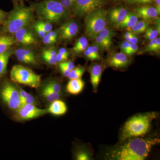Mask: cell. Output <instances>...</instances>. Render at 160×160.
Returning <instances> with one entry per match:
<instances>
[{
	"mask_svg": "<svg viewBox=\"0 0 160 160\" xmlns=\"http://www.w3.org/2000/svg\"><path fill=\"white\" fill-rule=\"evenodd\" d=\"M160 141L158 138H131L124 145L112 150L110 156L115 160H144Z\"/></svg>",
	"mask_w": 160,
	"mask_h": 160,
	"instance_id": "6da1fadb",
	"label": "cell"
},
{
	"mask_svg": "<svg viewBox=\"0 0 160 160\" xmlns=\"http://www.w3.org/2000/svg\"><path fill=\"white\" fill-rule=\"evenodd\" d=\"M156 116L155 112H149L132 117L123 127L122 139L124 141L147 134L150 130L152 122Z\"/></svg>",
	"mask_w": 160,
	"mask_h": 160,
	"instance_id": "7a4b0ae2",
	"label": "cell"
},
{
	"mask_svg": "<svg viewBox=\"0 0 160 160\" xmlns=\"http://www.w3.org/2000/svg\"><path fill=\"white\" fill-rule=\"evenodd\" d=\"M33 9L23 4L15 5L14 9L8 15L3 27V31L14 34L21 28H25L33 20Z\"/></svg>",
	"mask_w": 160,
	"mask_h": 160,
	"instance_id": "3957f363",
	"label": "cell"
},
{
	"mask_svg": "<svg viewBox=\"0 0 160 160\" xmlns=\"http://www.w3.org/2000/svg\"><path fill=\"white\" fill-rule=\"evenodd\" d=\"M31 8L42 19L57 23L67 16V11L59 0H43L33 3Z\"/></svg>",
	"mask_w": 160,
	"mask_h": 160,
	"instance_id": "277c9868",
	"label": "cell"
},
{
	"mask_svg": "<svg viewBox=\"0 0 160 160\" xmlns=\"http://www.w3.org/2000/svg\"><path fill=\"white\" fill-rule=\"evenodd\" d=\"M107 11L99 9L92 12L85 16V32L87 37L94 39L99 32L106 27Z\"/></svg>",
	"mask_w": 160,
	"mask_h": 160,
	"instance_id": "5b68a950",
	"label": "cell"
},
{
	"mask_svg": "<svg viewBox=\"0 0 160 160\" xmlns=\"http://www.w3.org/2000/svg\"><path fill=\"white\" fill-rule=\"evenodd\" d=\"M10 78L14 82L31 88H38L41 84V76L22 65H15L12 66L10 71Z\"/></svg>",
	"mask_w": 160,
	"mask_h": 160,
	"instance_id": "8992f818",
	"label": "cell"
},
{
	"mask_svg": "<svg viewBox=\"0 0 160 160\" xmlns=\"http://www.w3.org/2000/svg\"><path fill=\"white\" fill-rule=\"evenodd\" d=\"M1 96L9 109L16 110L21 106L19 91L11 83L4 84L1 90Z\"/></svg>",
	"mask_w": 160,
	"mask_h": 160,
	"instance_id": "52a82bcc",
	"label": "cell"
},
{
	"mask_svg": "<svg viewBox=\"0 0 160 160\" xmlns=\"http://www.w3.org/2000/svg\"><path fill=\"white\" fill-rule=\"evenodd\" d=\"M105 0H77L71 9L75 16L85 17L96 9H102L105 5Z\"/></svg>",
	"mask_w": 160,
	"mask_h": 160,
	"instance_id": "ba28073f",
	"label": "cell"
},
{
	"mask_svg": "<svg viewBox=\"0 0 160 160\" xmlns=\"http://www.w3.org/2000/svg\"><path fill=\"white\" fill-rule=\"evenodd\" d=\"M47 112V109H41L35 104H26L22 105L16 110L15 117L19 121H27L40 117Z\"/></svg>",
	"mask_w": 160,
	"mask_h": 160,
	"instance_id": "9c48e42d",
	"label": "cell"
},
{
	"mask_svg": "<svg viewBox=\"0 0 160 160\" xmlns=\"http://www.w3.org/2000/svg\"><path fill=\"white\" fill-rule=\"evenodd\" d=\"M79 27L77 23L69 21L63 24L59 29V38L64 41H70L78 34Z\"/></svg>",
	"mask_w": 160,
	"mask_h": 160,
	"instance_id": "30bf717a",
	"label": "cell"
},
{
	"mask_svg": "<svg viewBox=\"0 0 160 160\" xmlns=\"http://www.w3.org/2000/svg\"><path fill=\"white\" fill-rule=\"evenodd\" d=\"M128 10L122 6L116 7L107 12V19L112 26L116 27L126 17Z\"/></svg>",
	"mask_w": 160,
	"mask_h": 160,
	"instance_id": "8fae6325",
	"label": "cell"
},
{
	"mask_svg": "<svg viewBox=\"0 0 160 160\" xmlns=\"http://www.w3.org/2000/svg\"><path fill=\"white\" fill-rule=\"evenodd\" d=\"M130 62L129 56L122 52L112 54L107 59L108 66L118 69L125 68Z\"/></svg>",
	"mask_w": 160,
	"mask_h": 160,
	"instance_id": "7c38bea8",
	"label": "cell"
},
{
	"mask_svg": "<svg viewBox=\"0 0 160 160\" xmlns=\"http://www.w3.org/2000/svg\"><path fill=\"white\" fill-rule=\"evenodd\" d=\"M133 12L138 17L146 21L155 19L159 15L155 6L148 5H144L135 7Z\"/></svg>",
	"mask_w": 160,
	"mask_h": 160,
	"instance_id": "4fadbf2b",
	"label": "cell"
},
{
	"mask_svg": "<svg viewBox=\"0 0 160 160\" xmlns=\"http://www.w3.org/2000/svg\"><path fill=\"white\" fill-rule=\"evenodd\" d=\"M16 40L18 42L23 45H30L36 44V39L31 32L25 28H21L14 33Z\"/></svg>",
	"mask_w": 160,
	"mask_h": 160,
	"instance_id": "5bb4252c",
	"label": "cell"
},
{
	"mask_svg": "<svg viewBox=\"0 0 160 160\" xmlns=\"http://www.w3.org/2000/svg\"><path fill=\"white\" fill-rule=\"evenodd\" d=\"M103 68L102 65L99 64L92 65L89 68L90 76V81L92 88L95 91L97 89L102 73Z\"/></svg>",
	"mask_w": 160,
	"mask_h": 160,
	"instance_id": "9a60e30c",
	"label": "cell"
},
{
	"mask_svg": "<svg viewBox=\"0 0 160 160\" xmlns=\"http://www.w3.org/2000/svg\"><path fill=\"white\" fill-rule=\"evenodd\" d=\"M48 112L55 116H61L65 114L67 111L66 103L59 99L52 102L51 105L47 109Z\"/></svg>",
	"mask_w": 160,
	"mask_h": 160,
	"instance_id": "2e32d148",
	"label": "cell"
},
{
	"mask_svg": "<svg viewBox=\"0 0 160 160\" xmlns=\"http://www.w3.org/2000/svg\"><path fill=\"white\" fill-rule=\"evenodd\" d=\"M85 86L84 81L81 78L70 79L66 86L67 92L72 95L79 94Z\"/></svg>",
	"mask_w": 160,
	"mask_h": 160,
	"instance_id": "e0dca14e",
	"label": "cell"
},
{
	"mask_svg": "<svg viewBox=\"0 0 160 160\" xmlns=\"http://www.w3.org/2000/svg\"><path fill=\"white\" fill-rule=\"evenodd\" d=\"M138 18L134 12H128V13L124 20L115 27L118 28V29L126 28V29H129L132 26H134L135 24L138 21Z\"/></svg>",
	"mask_w": 160,
	"mask_h": 160,
	"instance_id": "ac0fdd59",
	"label": "cell"
},
{
	"mask_svg": "<svg viewBox=\"0 0 160 160\" xmlns=\"http://www.w3.org/2000/svg\"><path fill=\"white\" fill-rule=\"evenodd\" d=\"M15 40L14 38L8 35L0 36V54L10 49L11 46L14 45Z\"/></svg>",
	"mask_w": 160,
	"mask_h": 160,
	"instance_id": "d6986e66",
	"label": "cell"
},
{
	"mask_svg": "<svg viewBox=\"0 0 160 160\" xmlns=\"http://www.w3.org/2000/svg\"><path fill=\"white\" fill-rule=\"evenodd\" d=\"M12 54V50L9 49L0 54V78L6 73L9 58Z\"/></svg>",
	"mask_w": 160,
	"mask_h": 160,
	"instance_id": "ffe728a7",
	"label": "cell"
},
{
	"mask_svg": "<svg viewBox=\"0 0 160 160\" xmlns=\"http://www.w3.org/2000/svg\"><path fill=\"white\" fill-rule=\"evenodd\" d=\"M88 46V40L84 37H82L78 39L72 49V52L75 54H80L87 49Z\"/></svg>",
	"mask_w": 160,
	"mask_h": 160,
	"instance_id": "44dd1931",
	"label": "cell"
},
{
	"mask_svg": "<svg viewBox=\"0 0 160 160\" xmlns=\"http://www.w3.org/2000/svg\"><path fill=\"white\" fill-rule=\"evenodd\" d=\"M149 26V21L142 20V21H138L134 26L128 29H129V31L137 35L145 32Z\"/></svg>",
	"mask_w": 160,
	"mask_h": 160,
	"instance_id": "7402d4cb",
	"label": "cell"
},
{
	"mask_svg": "<svg viewBox=\"0 0 160 160\" xmlns=\"http://www.w3.org/2000/svg\"><path fill=\"white\" fill-rule=\"evenodd\" d=\"M42 94L48 102H50L59 99L61 95L60 93L56 92L46 86L43 88Z\"/></svg>",
	"mask_w": 160,
	"mask_h": 160,
	"instance_id": "603a6c76",
	"label": "cell"
},
{
	"mask_svg": "<svg viewBox=\"0 0 160 160\" xmlns=\"http://www.w3.org/2000/svg\"><path fill=\"white\" fill-rule=\"evenodd\" d=\"M160 49V38H157L149 41L146 45L143 52H158Z\"/></svg>",
	"mask_w": 160,
	"mask_h": 160,
	"instance_id": "cb8c5ba5",
	"label": "cell"
},
{
	"mask_svg": "<svg viewBox=\"0 0 160 160\" xmlns=\"http://www.w3.org/2000/svg\"><path fill=\"white\" fill-rule=\"evenodd\" d=\"M94 39L95 44H96L100 49L108 50L111 47L112 44V40L107 39L99 35L97 36Z\"/></svg>",
	"mask_w": 160,
	"mask_h": 160,
	"instance_id": "d4e9b609",
	"label": "cell"
},
{
	"mask_svg": "<svg viewBox=\"0 0 160 160\" xmlns=\"http://www.w3.org/2000/svg\"><path fill=\"white\" fill-rule=\"evenodd\" d=\"M19 93L21 98V106L26 104H35L34 98L30 93H28L23 89H21L19 91Z\"/></svg>",
	"mask_w": 160,
	"mask_h": 160,
	"instance_id": "484cf974",
	"label": "cell"
},
{
	"mask_svg": "<svg viewBox=\"0 0 160 160\" xmlns=\"http://www.w3.org/2000/svg\"><path fill=\"white\" fill-rule=\"evenodd\" d=\"M85 72V69L84 67L78 66V67H74L70 71L68 77L70 80L81 78Z\"/></svg>",
	"mask_w": 160,
	"mask_h": 160,
	"instance_id": "4316f807",
	"label": "cell"
},
{
	"mask_svg": "<svg viewBox=\"0 0 160 160\" xmlns=\"http://www.w3.org/2000/svg\"><path fill=\"white\" fill-rule=\"evenodd\" d=\"M17 58L21 62L27 64H32V65H36L38 62L36 59L32 58L20 53H15Z\"/></svg>",
	"mask_w": 160,
	"mask_h": 160,
	"instance_id": "83f0119b",
	"label": "cell"
},
{
	"mask_svg": "<svg viewBox=\"0 0 160 160\" xmlns=\"http://www.w3.org/2000/svg\"><path fill=\"white\" fill-rule=\"evenodd\" d=\"M144 38L146 39L149 41L158 38V32L157 29L152 27H148L145 32Z\"/></svg>",
	"mask_w": 160,
	"mask_h": 160,
	"instance_id": "f1b7e54d",
	"label": "cell"
},
{
	"mask_svg": "<svg viewBox=\"0 0 160 160\" xmlns=\"http://www.w3.org/2000/svg\"><path fill=\"white\" fill-rule=\"evenodd\" d=\"M115 35V32L110 28L105 27L99 32L98 35L103 38L110 40H112V38Z\"/></svg>",
	"mask_w": 160,
	"mask_h": 160,
	"instance_id": "f546056e",
	"label": "cell"
},
{
	"mask_svg": "<svg viewBox=\"0 0 160 160\" xmlns=\"http://www.w3.org/2000/svg\"><path fill=\"white\" fill-rule=\"evenodd\" d=\"M36 23L45 31L46 33H48L52 30V25L49 22L47 21L46 22H45L44 21H39L37 22Z\"/></svg>",
	"mask_w": 160,
	"mask_h": 160,
	"instance_id": "4dcf8cb0",
	"label": "cell"
},
{
	"mask_svg": "<svg viewBox=\"0 0 160 160\" xmlns=\"http://www.w3.org/2000/svg\"><path fill=\"white\" fill-rule=\"evenodd\" d=\"M46 86L55 92H56L61 94V92H62V86L58 82H55V81H52V82L48 83Z\"/></svg>",
	"mask_w": 160,
	"mask_h": 160,
	"instance_id": "1f68e13d",
	"label": "cell"
},
{
	"mask_svg": "<svg viewBox=\"0 0 160 160\" xmlns=\"http://www.w3.org/2000/svg\"><path fill=\"white\" fill-rule=\"evenodd\" d=\"M67 11L71 10L77 0H59Z\"/></svg>",
	"mask_w": 160,
	"mask_h": 160,
	"instance_id": "d6a6232c",
	"label": "cell"
},
{
	"mask_svg": "<svg viewBox=\"0 0 160 160\" xmlns=\"http://www.w3.org/2000/svg\"><path fill=\"white\" fill-rule=\"evenodd\" d=\"M42 56L44 61L49 65H55L58 62L57 55L51 56L46 55H42Z\"/></svg>",
	"mask_w": 160,
	"mask_h": 160,
	"instance_id": "836d02e7",
	"label": "cell"
},
{
	"mask_svg": "<svg viewBox=\"0 0 160 160\" xmlns=\"http://www.w3.org/2000/svg\"><path fill=\"white\" fill-rule=\"evenodd\" d=\"M76 158L78 160H90V157L86 152L80 151L76 154Z\"/></svg>",
	"mask_w": 160,
	"mask_h": 160,
	"instance_id": "e575fe53",
	"label": "cell"
},
{
	"mask_svg": "<svg viewBox=\"0 0 160 160\" xmlns=\"http://www.w3.org/2000/svg\"><path fill=\"white\" fill-rule=\"evenodd\" d=\"M154 0H129L126 2L129 4H138V5H146L153 2Z\"/></svg>",
	"mask_w": 160,
	"mask_h": 160,
	"instance_id": "d590c367",
	"label": "cell"
},
{
	"mask_svg": "<svg viewBox=\"0 0 160 160\" xmlns=\"http://www.w3.org/2000/svg\"><path fill=\"white\" fill-rule=\"evenodd\" d=\"M130 43L128 41H125L122 42L120 45V49L121 52L127 55Z\"/></svg>",
	"mask_w": 160,
	"mask_h": 160,
	"instance_id": "8d00e7d4",
	"label": "cell"
},
{
	"mask_svg": "<svg viewBox=\"0 0 160 160\" xmlns=\"http://www.w3.org/2000/svg\"><path fill=\"white\" fill-rule=\"evenodd\" d=\"M138 46L137 44L130 43L128 52H127V55H128V56L132 55L138 51Z\"/></svg>",
	"mask_w": 160,
	"mask_h": 160,
	"instance_id": "74e56055",
	"label": "cell"
},
{
	"mask_svg": "<svg viewBox=\"0 0 160 160\" xmlns=\"http://www.w3.org/2000/svg\"><path fill=\"white\" fill-rule=\"evenodd\" d=\"M34 30L36 32L38 35L41 38H43L46 34L45 31L39 26L38 25L37 23L35 24L34 26Z\"/></svg>",
	"mask_w": 160,
	"mask_h": 160,
	"instance_id": "f35d334b",
	"label": "cell"
},
{
	"mask_svg": "<svg viewBox=\"0 0 160 160\" xmlns=\"http://www.w3.org/2000/svg\"><path fill=\"white\" fill-rule=\"evenodd\" d=\"M42 41L43 43L46 44V45H52V44H54V43L53 41H52L49 32L46 33L45 36L42 38Z\"/></svg>",
	"mask_w": 160,
	"mask_h": 160,
	"instance_id": "ab89813d",
	"label": "cell"
},
{
	"mask_svg": "<svg viewBox=\"0 0 160 160\" xmlns=\"http://www.w3.org/2000/svg\"><path fill=\"white\" fill-rule=\"evenodd\" d=\"M42 55L54 56L57 55V52L56 50L54 49H45L43 50L42 52Z\"/></svg>",
	"mask_w": 160,
	"mask_h": 160,
	"instance_id": "60d3db41",
	"label": "cell"
},
{
	"mask_svg": "<svg viewBox=\"0 0 160 160\" xmlns=\"http://www.w3.org/2000/svg\"><path fill=\"white\" fill-rule=\"evenodd\" d=\"M62 65L66 67L67 69H69L70 71L73 69L75 67V65L73 62L72 61H65V62H60Z\"/></svg>",
	"mask_w": 160,
	"mask_h": 160,
	"instance_id": "b9f144b4",
	"label": "cell"
},
{
	"mask_svg": "<svg viewBox=\"0 0 160 160\" xmlns=\"http://www.w3.org/2000/svg\"><path fill=\"white\" fill-rule=\"evenodd\" d=\"M59 68L60 70L62 72L63 75L65 77H68V75L69 74V72H70V70L69 69H67V68H66V67H65V66H63V65H62L61 63L59 64Z\"/></svg>",
	"mask_w": 160,
	"mask_h": 160,
	"instance_id": "7bdbcfd3",
	"label": "cell"
},
{
	"mask_svg": "<svg viewBox=\"0 0 160 160\" xmlns=\"http://www.w3.org/2000/svg\"><path fill=\"white\" fill-rule=\"evenodd\" d=\"M91 46L95 55L97 58L98 60L100 59L101 58V57H100L99 53V47L96 44H95L94 45H93Z\"/></svg>",
	"mask_w": 160,
	"mask_h": 160,
	"instance_id": "ee69618b",
	"label": "cell"
},
{
	"mask_svg": "<svg viewBox=\"0 0 160 160\" xmlns=\"http://www.w3.org/2000/svg\"><path fill=\"white\" fill-rule=\"evenodd\" d=\"M138 41L139 38L137 35L132 33L128 42L131 44H137L138 42Z\"/></svg>",
	"mask_w": 160,
	"mask_h": 160,
	"instance_id": "f6af8a7d",
	"label": "cell"
},
{
	"mask_svg": "<svg viewBox=\"0 0 160 160\" xmlns=\"http://www.w3.org/2000/svg\"><path fill=\"white\" fill-rule=\"evenodd\" d=\"M57 58L58 62H65L68 59V57L63 55L59 52H58L57 53Z\"/></svg>",
	"mask_w": 160,
	"mask_h": 160,
	"instance_id": "bcb514c9",
	"label": "cell"
},
{
	"mask_svg": "<svg viewBox=\"0 0 160 160\" xmlns=\"http://www.w3.org/2000/svg\"><path fill=\"white\" fill-rule=\"evenodd\" d=\"M49 33L50 34V36L52 39V41H53L54 43L57 42L58 38V33L56 31H52L49 32Z\"/></svg>",
	"mask_w": 160,
	"mask_h": 160,
	"instance_id": "7dc6e473",
	"label": "cell"
},
{
	"mask_svg": "<svg viewBox=\"0 0 160 160\" xmlns=\"http://www.w3.org/2000/svg\"><path fill=\"white\" fill-rule=\"evenodd\" d=\"M155 25L156 26L155 29L157 30L158 34H160V20L159 18H157L154 19Z\"/></svg>",
	"mask_w": 160,
	"mask_h": 160,
	"instance_id": "c3c4849f",
	"label": "cell"
},
{
	"mask_svg": "<svg viewBox=\"0 0 160 160\" xmlns=\"http://www.w3.org/2000/svg\"><path fill=\"white\" fill-rule=\"evenodd\" d=\"M58 52H59L61 54L67 57H69V51H68L66 48H60Z\"/></svg>",
	"mask_w": 160,
	"mask_h": 160,
	"instance_id": "681fc988",
	"label": "cell"
},
{
	"mask_svg": "<svg viewBox=\"0 0 160 160\" xmlns=\"http://www.w3.org/2000/svg\"><path fill=\"white\" fill-rule=\"evenodd\" d=\"M84 55L85 56V57H86L87 59L90 60H95L94 58L90 52L87 50V49L84 51Z\"/></svg>",
	"mask_w": 160,
	"mask_h": 160,
	"instance_id": "f907efd6",
	"label": "cell"
},
{
	"mask_svg": "<svg viewBox=\"0 0 160 160\" xmlns=\"http://www.w3.org/2000/svg\"><path fill=\"white\" fill-rule=\"evenodd\" d=\"M153 2L155 5V7L157 10L158 13L159 15L160 13V0H154Z\"/></svg>",
	"mask_w": 160,
	"mask_h": 160,
	"instance_id": "816d5d0a",
	"label": "cell"
},
{
	"mask_svg": "<svg viewBox=\"0 0 160 160\" xmlns=\"http://www.w3.org/2000/svg\"><path fill=\"white\" fill-rule=\"evenodd\" d=\"M6 13L5 12L0 9V22H2L6 18Z\"/></svg>",
	"mask_w": 160,
	"mask_h": 160,
	"instance_id": "f5cc1de1",
	"label": "cell"
},
{
	"mask_svg": "<svg viewBox=\"0 0 160 160\" xmlns=\"http://www.w3.org/2000/svg\"><path fill=\"white\" fill-rule=\"evenodd\" d=\"M132 34V32H131L129 31L126 32L124 35V37L125 38L126 41H128L129 39L131 37V35Z\"/></svg>",
	"mask_w": 160,
	"mask_h": 160,
	"instance_id": "db71d44e",
	"label": "cell"
},
{
	"mask_svg": "<svg viewBox=\"0 0 160 160\" xmlns=\"http://www.w3.org/2000/svg\"><path fill=\"white\" fill-rule=\"evenodd\" d=\"M14 2V5L16 4H23L24 1H27V0H12Z\"/></svg>",
	"mask_w": 160,
	"mask_h": 160,
	"instance_id": "11a10c76",
	"label": "cell"
},
{
	"mask_svg": "<svg viewBox=\"0 0 160 160\" xmlns=\"http://www.w3.org/2000/svg\"><path fill=\"white\" fill-rule=\"evenodd\" d=\"M121 1H125V2H128L129 0H121Z\"/></svg>",
	"mask_w": 160,
	"mask_h": 160,
	"instance_id": "9f6ffc18",
	"label": "cell"
},
{
	"mask_svg": "<svg viewBox=\"0 0 160 160\" xmlns=\"http://www.w3.org/2000/svg\"><path fill=\"white\" fill-rule=\"evenodd\" d=\"M105 1H106V0H105Z\"/></svg>",
	"mask_w": 160,
	"mask_h": 160,
	"instance_id": "6f0895ef",
	"label": "cell"
},
{
	"mask_svg": "<svg viewBox=\"0 0 160 160\" xmlns=\"http://www.w3.org/2000/svg\"></svg>",
	"mask_w": 160,
	"mask_h": 160,
	"instance_id": "680465c9",
	"label": "cell"
}]
</instances>
